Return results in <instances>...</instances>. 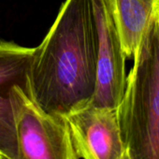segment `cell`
<instances>
[{
  "label": "cell",
  "instance_id": "1",
  "mask_svg": "<svg viewBox=\"0 0 159 159\" xmlns=\"http://www.w3.org/2000/svg\"><path fill=\"white\" fill-rule=\"evenodd\" d=\"M97 66L92 0H66L47 36L34 48L29 95L44 111L64 117L91 103Z\"/></svg>",
  "mask_w": 159,
  "mask_h": 159
},
{
  "label": "cell",
  "instance_id": "2",
  "mask_svg": "<svg viewBox=\"0 0 159 159\" xmlns=\"http://www.w3.org/2000/svg\"><path fill=\"white\" fill-rule=\"evenodd\" d=\"M133 57L116 109L126 159H159V28L154 15Z\"/></svg>",
  "mask_w": 159,
  "mask_h": 159
},
{
  "label": "cell",
  "instance_id": "3",
  "mask_svg": "<svg viewBox=\"0 0 159 159\" xmlns=\"http://www.w3.org/2000/svg\"><path fill=\"white\" fill-rule=\"evenodd\" d=\"M11 97L18 159H80L64 117L44 111L20 86Z\"/></svg>",
  "mask_w": 159,
  "mask_h": 159
},
{
  "label": "cell",
  "instance_id": "4",
  "mask_svg": "<svg viewBox=\"0 0 159 159\" xmlns=\"http://www.w3.org/2000/svg\"><path fill=\"white\" fill-rule=\"evenodd\" d=\"M98 33L96 89L90 105L117 109L126 84L125 60L111 0H92Z\"/></svg>",
  "mask_w": 159,
  "mask_h": 159
},
{
  "label": "cell",
  "instance_id": "5",
  "mask_svg": "<svg viewBox=\"0 0 159 159\" xmlns=\"http://www.w3.org/2000/svg\"><path fill=\"white\" fill-rule=\"evenodd\" d=\"M64 119L80 159H126L116 109L89 104Z\"/></svg>",
  "mask_w": 159,
  "mask_h": 159
},
{
  "label": "cell",
  "instance_id": "6",
  "mask_svg": "<svg viewBox=\"0 0 159 159\" xmlns=\"http://www.w3.org/2000/svg\"><path fill=\"white\" fill-rule=\"evenodd\" d=\"M34 48L0 40V154L18 159L14 112L11 92L20 86L29 94L28 75Z\"/></svg>",
  "mask_w": 159,
  "mask_h": 159
},
{
  "label": "cell",
  "instance_id": "7",
  "mask_svg": "<svg viewBox=\"0 0 159 159\" xmlns=\"http://www.w3.org/2000/svg\"><path fill=\"white\" fill-rule=\"evenodd\" d=\"M111 1L123 51L126 58H131L154 15L158 0Z\"/></svg>",
  "mask_w": 159,
  "mask_h": 159
},
{
  "label": "cell",
  "instance_id": "8",
  "mask_svg": "<svg viewBox=\"0 0 159 159\" xmlns=\"http://www.w3.org/2000/svg\"><path fill=\"white\" fill-rule=\"evenodd\" d=\"M154 18H155L156 24H157L158 28H159V0H158L157 5H156V8H155V11H154Z\"/></svg>",
  "mask_w": 159,
  "mask_h": 159
},
{
  "label": "cell",
  "instance_id": "9",
  "mask_svg": "<svg viewBox=\"0 0 159 159\" xmlns=\"http://www.w3.org/2000/svg\"><path fill=\"white\" fill-rule=\"evenodd\" d=\"M0 159H5V158H4V157H3V156L1 155V154H0Z\"/></svg>",
  "mask_w": 159,
  "mask_h": 159
}]
</instances>
